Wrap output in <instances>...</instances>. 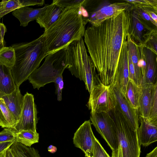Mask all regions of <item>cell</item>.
Instances as JSON below:
<instances>
[{"mask_svg":"<svg viewBox=\"0 0 157 157\" xmlns=\"http://www.w3.org/2000/svg\"><path fill=\"white\" fill-rule=\"evenodd\" d=\"M130 24L129 11L106 19L85 30L84 42L101 82L106 85L114 80L123 42Z\"/></svg>","mask_w":157,"mask_h":157,"instance_id":"6da1fadb","label":"cell"},{"mask_svg":"<svg viewBox=\"0 0 157 157\" xmlns=\"http://www.w3.org/2000/svg\"><path fill=\"white\" fill-rule=\"evenodd\" d=\"M92 157H110L95 136L94 137Z\"/></svg>","mask_w":157,"mask_h":157,"instance_id":"f546056e","label":"cell"},{"mask_svg":"<svg viewBox=\"0 0 157 157\" xmlns=\"http://www.w3.org/2000/svg\"><path fill=\"white\" fill-rule=\"evenodd\" d=\"M15 134L11 129L4 128L0 132V143L14 141Z\"/></svg>","mask_w":157,"mask_h":157,"instance_id":"d6a6232c","label":"cell"},{"mask_svg":"<svg viewBox=\"0 0 157 157\" xmlns=\"http://www.w3.org/2000/svg\"><path fill=\"white\" fill-rule=\"evenodd\" d=\"M48 151L51 153H53L56 152L57 149L56 147L51 145L48 147Z\"/></svg>","mask_w":157,"mask_h":157,"instance_id":"f6af8a7d","label":"cell"},{"mask_svg":"<svg viewBox=\"0 0 157 157\" xmlns=\"http://www.w3.org/2000/svg\"><path fill=\"white\" fill-rule=\"evenodd\" d=\"M37 114V110L33 95L26 92L23 96L22 107L20 120L14 128L11 130L14 133L23 130L36 132V124L38 122Z\"/></svg>","mask_w":157,"mask_h":157,"instance_id":"9c48e42d","label":"cell"},{"mask_svg":"<svg viewBox=\"0 0 157 157\" xmlns=\"http://www.w3.org/2000/svg\"><path fill=\"white\" fill-rule=\"evenodd\" d=\"M22 7L31 6H42L44 4V0H19Z\"/></svg>","mask_w":157,"mask_h":157,"instance_id":"d590c367","label":"cell"},{"mask_svg":"<svg viewBox=\"0 0 157 157\" xmlns=\"http://www.w3.org/2000/svg\"><path fill=\"white\" fill-rule=\"evenodd\" d=\"M91 124L90 120L85 121L75 132L73 139L75 146L81 149L86 157H92L95 136Z\"/></svg>","mask_w":157,"mask_h":157,"instance_id":"7c38bea8","label":"cell"},{"mask_svg":"<svg viewBox=\"0 0 157 157\" xmlns=\"http://www.w3.org/2000/svg\"><path fill=\"white\" fill-rule=\"evenodd\" d=\"M116 101V108L121 113L131 128L137 131L139 127L138 110L130 105L125 96L116 86L110 85Z\"/></svg>","mask_w":157,"mask_h":157,"instance_id":"5bb4252c","label":"cell"},{"mask_svg":"<svg viewBox=\"0 0 157 157\" xmlns=\"http://www.w3.org/2000/svg\"><path fill=\"white\" fill-rule=\"evenodd\" d=\"M14 142L30 147L33 144L39 142V134L37 132L23 130L14 133Z\"/></svg>","mask_w":157,"mask_h":157,"instance_id":"d4e9b609","label":"cell"},{"mask_svg":"<svg viewBox=\"0 0 157 157\" xmlns=\"http://www.w3.org/2000/svg\"><path fill=\"white\" fill-rule=\"evenodd\" d=\"M4 152L0 154V157H4Z\"/></svg>","mask_w":157,"mask_h":157,"instance_id":"7dc6e473","label":"cell"},{"mask_svg":"<svg viewBox=\"0 0 157 157\" xmlns=\"http://www.w3.org/2000/svg\"><path fill=\"white\" fill-rule=\"evenodd\" d=\"M64 10V8L52 3L36 19V22L46 30L59 18Z\"/></svg>","mask_w":157,"mask_h":157,"instance_id":"d6986e66","label":"cell"},{"mask_svg":"<svg viewBox=\"0 0 157 157\" xmlns=\"http://www.w3.org/2000/svg\"><path fill=\"white\" fill-rule=\"evenodd\" d=\"M15 59L14 49L11 46L4 47L0 49V64L10 68L13 66Z\"/></svg>","mask_w":157,"mask_h":157,"instance_id":"484cf974","label":"cell"},{"mask_svg":"<svg viewBox=\"0 0 157 157\" xmlns=\"http://www.w3.org/2000/svg\"><path fill=\"white\" fill-rule=\"evenodd\" d=\"M122 148L119 144L118 149L112 151L111 157H123Z\"/></svg>","mask_w":157,"mask_h":157,"instance_id":"60d3db41","label":"cell"},{"mask_svg":"<svg viewBox=\"0 0 157 157\" xmlns=\"http://www.w3.org/2000/svg\"><path fill=\"white\" fill-rule=\"evenodd\" d=\"M133 8L132 4L125 2L110 4L93 10H87L89 17L86 21L92 25H98L106 19L118 15L123 11H129Z\"/></svg>","mask_w":157,"mask_h":157,"instance_id":"30bf717a","label":"cell"},{"mask_svg":"<svg viewBox=\"0 0 157 157\" xmlns=\"http://www.w3.org/2000/svg\"><path fill=\"white\" fill-rule=\"evenodd\" d=\"M14 141H10L0 143V154L3 152L7 148L10 147Z\"/></svg>","mask_w":157,"mask_h":157,"instance_id":"74e56055","label":"cell"},{"mask_svg":"<svg viewBox=\"0 0 157 157\" xmlns=\"http://www.w3.org/2000/svg\"><path fill=\"white\" fill-rule=\"evenodd\" d=\"M78 12L83 18L85 19L86 21L87 19L89 17V13L87 10L82 5L79 7Z\"/></svg>","mask_w":157,"mask_h":157,"instance_id":"f35d334b","label":"cell"},{"mask_svg":"<svg viewBox=\"0 0 157 157\" xmlns=\"http://www.w3.org/2000/svg\"><path fill=\"white\" fill-rule=\"evenodd\" d=\"M79 7L64 9L57 21L44 30L42 35L47 55L84 36L87 21L79 13Z\"/></svg>","mask_w":157,"mask_h":157,"instance_id":"7a4b0ae2","label":"cell"},{"mask_svg":"<svg viewBox=\"0 0 157 157\" xmlns=\"http://www.w3.org/2000/svg\"><path fill=\"white\" fill-rule=\"evenodd\" d=\"M130 24L128 34L138 46H144L153 30L139 16L133 8L129 11Z\"/></svg>","mask_w":157,"mask_h":157,"instance_id":"8fae6325","label":"cell"},{"mask_svg":"<svg viewBox=\"0 0 157 157\" xmlns=\"http://www.w3.org/2000/svg\"><path fill=\"white\" fill-rule=\"evenodd\" d=\"M0 109L9 126V128L13 129L17 122L13 115L5 105L3 99L0 98Z\"/></svg>","mask_w":157,"mask_h":157,"instance_id":"83f0119b","label":"cell"},{"mask_svg":"<svg viewBox=\"0 0 157 157\" xmlns=\"http://www.w3.org/2000/svg\"><path fill=\"white\" fill-rule=\"evenodd\" d=\"M157 54V29H154L144 46Z\"/></svg>","mask_w":157,"mask_h":157,"instance_id":"1f68e13d","label":"cell"},{"mask_svg":"<svg viewBox=\"0 0 157 157\" xmlns=\"http://www.w3.org/2000/svg\"><path fill=\"white\" fill-rule=\"evenodd\" d=\"M47 5L40 8L34 9L23 7L13 11L12 14L20 22L21 26L25 27L31 21L36 20L49 6Z\"/></svg>","mask_w":157,"mask_h":157,"instance_id":"ffe728a7","label":"cell"},{"mask_svg":"<svg viewBox=\"0 0 157 157\" xmlns=\"http://www.w3.org/2000/svg\"><path fill=\"white\" fill-rule=\"evenodd\" d=\"M68 68L72 75L83 81L90 94L101 82L95 67L87 53L82 37L67 47Z\"/></svg>","mask_w":157,"mask_h":157,"instance_id":"277c9868","label":"cell"},{"mask_svg":"<svg viewBox=\"0 0 157 157\" xmlns=\"http://www.w3.org/2000/svg\"><path fill=\"white\" fill-rule=\"evenodd\" d=\"M0 98L3 99L17 124L21 117L23 99L19 87L17 86L15 90L9 94L0 92Z\"/></svg>","mask_w":157,"mask_h":157,"instance_id":"ac0fdd59","label":"cell"},{"mask_svg":"<svg viewBox=\"0 0 157 157\" xmlns=\"http://www.w3.org/2000/svg\"><path fill=\"white\" fill-rule=\"evenodd\" d=\"M145 157H157V147L147 154Z\"/></svg>","mask_w":157,"mask_h":157,"instance_id":"7bdbcfd3","label":"cell"},{"mask_svg":"<svg viewBox=\"0 0 157 157\" xmlns=\"http://www.w3.org/2000/svg\"><path fill=\"white\" fill-rule=\"evenodd\" d=\"M128 51L127 41L122 45L114 79L110 85L117 86L125 96L129 79L128 68Z\"/></svg>","mask_w":157,"mask_h":157,"instance_id":"4fadbf2b","label":"cell"},{"mask_svg":"<svg viewBox=\"0 0 157 157\" xmlns=\"http://www.w3.org/2000/svg\"><path fill=\"white\" fill-rule=\"evenodd\" d=\"M11 46L14 49L15 56L11 72L15 85L19 87L39 67L42 60L47 55L44 37L42 34L31 41L15 44Z\"/></svg>","mask_w":157,"mask_h":157,"instance_id":"3957f363","label":"cell"},{"mask_svg":"<svg viewBox=\"0 0 157 157\" xmlns=\"http://www.w3.org/2000/svg\"><path fill=\"white\" fill-rule=\"evenodd\" d=\"M114 127L122 148L123 157H140V145L133 130L116 108L110 111Z\"/></svg>","mask_w":157,"mask_h":157,"instance_id":"8992f818","label":"cell"},{"mask_svg":"<svg viewBox=\"0 0 157 157\" xmlns=\"http://www.w3.org/2000/svg\"><path fill=\"white\" fill-rule=\"evenodd\" d=\"M128 68L129 79L134 81L137 85L134 68L131 60L130 55L129 52L128 54Z\"/></svg>","mask_w":157,"mask_h":157,"instance_id":"8d00e7d4","label":"cell"},{"mask_svg":"<svg viewBox=\"0 0 157 157\" xmlns=\"http://www.w3.org/2000/svg\"><path fill=\"white\" fill-rule=\"evenodd\" d=\"M6 31V26L3 23L0 22V33L2 42L4 44V37Z\"/></svg>","mask_w":157,"mask_h":157,"instance_id":"b9f144b4","label":"cell"},{"mask_svg":"<svg viewBox=\"0 0 157 157\" xmlns=\"http://www.w3.org/2000/svg\"><path fill=\"white\" fill-rule=\"evenodd\" d=\"M10 148L14 157H40L37 150L19 143L14 142Z\"/></svg>","mask_w":157,"mask_h":157,"instance_id":"cb8c5ba5","label":"cell"},{"mask_svg":"<svg viewBox=\"0 0 157 157\" xmlns=\"http://www.w3.org/2000/svg\"><path fill=\"white\" fill-rule=\"evenodd\" d=\"M133 7L138 13L140 17L142 19L145 21H150L156 27H157V23L155 22L150 17L143 7H133Z\"/></svg>","mask_w":157,"mask_h":157,"instance_id":"e575fe53","label":"cell"},{"mask_svg":"<svg viewBox=\"0 0 157 157\" xmlns=\"http://www.w3.org/2000/svg\"><path fill=\"white\" fill-rule=\"evenodd\" d=\"M124 1L133 5L134 7H149L157 10V0H125Z\"/></svg>","mask_w":157,"mask_h":157,"instance_id":"4dcf8cb0","label":"cell"},{"mask_svg":"<svg viewBox=\"0 0 157 157\" xmlns=\"http://www.w3.org/2000/svg\"><path fill=\"white\" fill-rule=\"evenodd\" d=\"M140 94V86H138L134 81L129 79L125 97L131 106L138 111Z\"/></svg>","mask_w":157,"mask_h":157,"instance_id":"603a6c76","label":"cell"},{"mask_svg":"<svg viewBox=\"0 0 157 157\" xmlns=\"http://www.w3.org/2000/svg\"><path fill=\"white\" fill-rule=\"evenodd\" d=\"M11 70V68L0 64V92L6 94L12 93L17 87Z\"/></svg>","mask_w":157,"mask_h":157,"instance_id":"44dd1931","label":"cell"},{"mask_svg":"<svg viewBox=\"0 0 157 157\" xmlns=\"http://www.w3.org/2000/svg\"><path fill=\"white\" fill-rule=\"evenodd\" d=\"M126 40L128 52L134 68L137 85L140 86L142 80V76L141 70L138 65L139 55L138 46L132 40L128 33Z\"/></svg>","mask_w":157,"mask_h":157,"instance_id":"7402d4cb","label":"cell"},{"mask_svg":"<svg viewBox=\"0 0 157 157\" xmlns=\"http://www.w3.org/2000/svg\"><path fill=\"white\" fill-rule=\"evenodd\" d=\"M54 83L56 88V94L57 95V99L58 101L62 99V93L64 87V82L63 75L58 77L56 79Z\"/></svg>","mask_w":157,"mask_h":157,"instance_id":"836d02e7","label":"cell"},{"mask_svg":"<svg viewBox=\"0 0 157 157\" xmlns=\"http://www.w3.org/2000/svg\"><path fill=\"white\" fill-rule=\"evenodd\" d=\"M4 157H14L10 147L7 148L4 152Z\"/></svg>","mask_w":157,"mask_h":157,"instance_id":"ee69618b","label":"cell"},{"mask_svg":"<svg viewBox=\"0 0 157 157\" xmlns=\"http://www.w3.org/2000/svg\"><path fill=\"white\" fill-rule=\"evenodd\" d=\"M85 0H54L52 3L63 8H74L82 5Z\"/></svg>","mask_w":157,"mask_h":157,"instance_id":"f1b7e54d","label":"cell"},{"mask_svg":"<svg viewBox=\"0 0 157 157\" xmlns=\"http://www.w3.org/2000/svg\"><path fill=\"white\" fill-rule=\"evenodd\" d=\"M140 123L137 132L140 145L147 147L157 140V121L151 120L140 115Z\"/></svg>","mask_w":157,"mask_h":157,"instance_id":"2e32d148","label":"cell"},{"mask_svg":"<svg viewBox=\"0 0 157 157\" xmlns=\"http://www.w3.org/2000/svg\"><path fill=\"white\" fill-rule=\"evenodd\" d=\"M41 66L29 77L33 88L40 87L52 82L63 75L67 67V47L64 48L47 55Z\"/></svg>","mask_w":157,"mask_h":157,"instance_id":"5b68a950","label":"cell"},{"mask_svg":"<svg viewBox=\"0 0 157 157\" xmlns=\"http://www.w3.org/2000/svg\"><path fill=\"white\" fill-rule=\"evenodd\" d=\"M1 18H0V22ZM4 47V44L2 42L0 33V49H1L2 48Z\"/></svg>","mask_w":157,"mask_h":157,"instance_id":"bcb514c9","label":"cell"},{"mask_svg":"<svg viewBox=\"0 0 157 157\" xmlns=\"http://www.w3.org/2000/svg\"><path fill=\"white\" fill-rule=\"evenodd\" d=\"M141 94L138 111L140 115L148 118L154 103L157 100V82L141 84Z\"/></svg>","mask_w":157,"mask_h":157,"instance_id":"9a60e30c","label":"cell"},{"mask_svg":"<svg viewBox=\"0 0 157 157\" xmlns=\"http://www.w3.org/2000/svg\"><path fill=\"white\" fill-rule=\"evenodd\" d=\"M0 126L2 128H9V125L0 109Z\"/></svg>","mask_w":157,"mask_h":157,"instance_id":"ab89813d","label":"cell"},{"mask_svg":"<svg viewBox=\"0 0 157 157\" xmlns=\"http://www.w3.org/2000/svg\"><path fill=\"white\" fill-rule=\"evenodd\" d=\"M21 7L19 0H3L0 2V18Z\"/></svg>","mask_w":157,"mask_h":157,"instance_id":"4316f807","label":"cell"},{"mask_svg":"<svg viewBox=\"0 0 157 157\" xmlns=\"http://www.w3.org/2000/svg\"><path fill=\"white\" fill-rule=\"evenodd\" d=\"M116 98L110 85L101 82L96 86L90 94L87 107L90 114L108 112L116 107Z\"/></svg>","mask_w":157,"mask_h":157,"instance_id":"52a82bcc","label":"cell"},{"mask_svg":"<svg viewBox=\"0 0 157 157\" xmlns=\"http://www.w3.org/2000/svg\"><path fill=\"white\" fill-rule=\"evenodd\" d=\"M146 62L145 75L141 84L157 82V54L143 45L139 46Z\"/></svg>","mask_w":157,"mask_h":157,"instance_id":"e0dca14e","label":"cell"},{"mask_svg":"<svg viewBox=\"0 0 157 157\" xmlns=\"http://www.w3.org/2000/svg\"><path fill=\"white\" fill-rule=\"evenodd\" d=\"M90 119L91 124L112 150H117L119 144V139L113 124L110 112L91 114Z\"/></svg>","mask_w":157,"mask_h":157,"instance_id":"ba28073f","label":"cell"}]
</instances>
